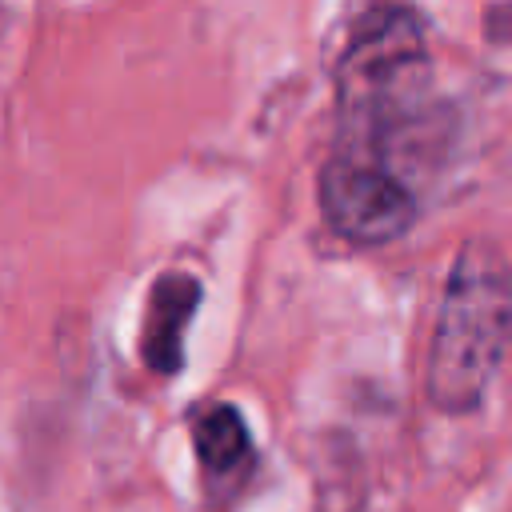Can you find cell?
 Segmentation results:
<instances>
[{
	"label": "cell",
	"instance_id": "obj_2",
	"mask_svg": "<svg viewBox=\"0 0 512 512\" xmlns=\"http://www.w3.org/2000/svg\"><path fill=\"white\" fill-rule=\"evenodd\" d=\"M320 208L352 244H388L416 220V200L380 156L340 148L320 176Z\"/></svg>",
	"mask_w": 512,
	"mask_h": 512
},
{
	"label": "cell",
	"instance_id": "obj_3",
	"mask_svg": "<svg viewBox=\"0 0 512 512\" xmlns=\"http://www.w3.org/2000/svg\"><path fill=\"white\" fill-rule=\"evenodd\" d=\"M200 304V280L188 272H168L152 284L140 328V356L152 372L172 376L184 368V332Z\"/></svg>",
	"mask_w": 512,
	"mask_h": 512
},
{
	"label": "cell",
	"instance_id": "obj_4",
	"mask_svg": "<svg viewBox=\"0 0 512 512\" xmlns=\"http://www.w3.org/2000/svg\"><path fill=\"white\" fill-rule=\"evenodd\" d=\"M192 444L212 480H236L252 464V440L244 416L232 404H208L192 416Z\"/></svg>",
	"mask_w": 512,
	"mask_h": 512
},
{
	"label": "cell",
	"instance_id": "obj_1",
	"mask_svg": "<svg viewBox=\"0 0 512 512\" xmlns=\"http://www.w3.org/2000/svg\"><path fill=\"white\" fill-rule=\"evenodd\" d=\"M512 328V276L496 244L472 240L460 248L432 348H428V396L444 412H464L488 388Z\"/></svg>",
	"mask_w": 512,
	"mask_h": 512
}]
</instances>
